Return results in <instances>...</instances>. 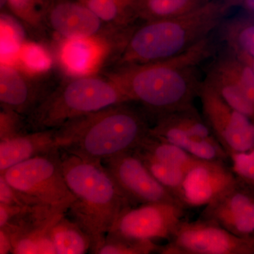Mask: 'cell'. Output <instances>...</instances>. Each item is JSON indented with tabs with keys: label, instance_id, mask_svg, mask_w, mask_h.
Returning a JSON list of instances; mask_svg holds the SVG:
<instances>
[{
	"label": "cell",
	"instance_id": "cell-12",
	"mask_svg": "<svg viewBox=\"0 0 254 254\" xmlns=\"http://www.w3.org/2000/svg\"><path fill=\"white\" fill-rule=\"evenodd\" d=\"M200 218L241 238L254 239V187L237 177L225 193L204 207Z\"/></svg>",
	"mask_w": 254,
	"mask_h": 254
},
{
	"label": "cell",
	"instance_id": "cell-27",
	"mask_svg": "<svg viewBox=\"0 0 254 254\" xmlns=\"http://www.w3.org/2000/svg\"><path fill=\"white\" fill-rule=\"evenodd\" d=\"M160 246L155 242L135 241L108 234L96 254H149L158 253Z\"/></svg>",
	"mask_w": 254,
	"mask_h": 254
},
{
	"label": "cell",
	"instance_id": "cell-8",
	"mask_svg": "<svg viewBox=\"0 0 254 254\" xmlns=\"http://www.w3.org/2000/svg\"><path fill=\"white\" fill-rule=\"evenodd\" d=\"M198 97L203 118L229 156L254 149V120L227 104L205 79Z\"/></svg>",
	"mask_w": 254,
	"mask_h": 254
},
{
	"label": "cell",
	"instance_id": "cell-23",
	"mask_svg": "<svg viewBox=\"0 0 254 254\" xmlns=\"http://www.w3.org/2000/svg\"><path fill=\"white\" fill-rule=\"evenodd\" d=\"M222 24L220 36L227 48L240 56L254 59V21L236 18Z\"/></svg>",
	"mask_w": 254,
	"mask_h": 254
},
{
	"label": "cell",
	"instance_id": "cell-15",
	"mask_svg": "<svg viewBox=\"0 0 254 254\" xmlns=\"http://www.w3.org/2000/svg\"><path fill=\"white\" fill-rule=\"evenodd\" d=\"M47 92L28 79L21 69L10 64L0 66L1 108L28 117L48 95Z\"/></svg>",
	"mask_w": 254,
	"mask_h": 254
},
{
	"label": "cell",
	"instance_id": "cell-14",
	"mask_svg": "<svg viewBox=\"0 0 254 254\" xmlns=\"http://www.w3.org/2000/svg\"><path fill=\"white\" fill-rule=\"evenodd\" d=\"M46 23L63 40L103 37L105 28V23L79 0H50Z\"/></svg>",
	"mask_w": 254,
	"mask_h": 254
},
{
	"label": "cell",
	"instance_id": "cell-33",
	"mask_svg": "<svg viewBox=\"0 0 254 254\" xmlns=\"http://www.w3.org/2000/svg\"><path fill=\"white\" fill-rule=\"evenodd\" d=\"M244 5L246 9L254 14V0H244Z\"/></svg>",
	"mask_w": 254,
	"mask_h": 254
},
{
	"label": "cell",
	"instance_id": "cell-25",
	"mask_svg": "<svg viewBox=\"0 0 254 254\" xmlns=\"http://www.w3.org/2000/svg\"><path fill=\"white\" fill-rule=\"evenodd\" d=\"M133 151L140 157L155 178L180 203L179 198L187 173L182 169L158 161L149 155L136 148L133 150Z\"/></svg>",
	"mask_w": 254,
	"mask_h": 254
},
{
	"label": "cell",
	"instance_id": "cell-5",
	"mask_svg": "<svg viewBox=\"0 0 254 254\" xmlns=\"http://www.w3.org/2000/svg\"><path fill=\"white\" fill-rule=\"evenodd\" d=\"M127 103L131 102L125 92L108 76H76L50 92L26 117L28 130L58 128L73 119Z\"/></svg>",
	"mask_w": 254,
	"mask_h": 254
},
{
	"label": "cell",
	"instance_id": "cell-9",
	"mask_svg": "<svg viewBox=\"0 0 254 254\" xmlns=\"http://www.w3.org/2000/svg\"><path fill=\"white\" fill-rule=\"evenodd\" d=\"M177 203L159 202L125 209L108 234L135 241L170 240L185 214Z\"/></svg>",
	"mask_w": 254,
	"mask_h": 254
},
{
	"label": "cell",
	"instance_id": "cell-18",
	"mask_svg": "<svg viewBox=\"0 0 254 254\" xmlns=\"http://www.w3.org/2000/svg\"><path fill=\"white\" fill-rule=\"evenodd\" d=\"M149 134L176 145L200 160L225 163L230 161V157L218 140H202L187 136L163 120H155L150 127Z\"/></svg>",
	"mask_w": 254,
	"mask_h": 254
},
{
	"label": "cell",
	"instance_id": "cell-26",
	"mask_svg": "<svg viewBox=\"0 0 254 254\" xmlns=\"http://www.w3.org/2000/svg\"><path fill=\"white\" fill-rule=\"evenodd\" d=\"M50 0H8L7 9L26 26L39 29L46 24Z\"/></svg>",
	"mask_w": 254,
	"mask_h": 254
},
{
	"label": "cell",
	"instance_id": "cell-17",
	"mask_svg": "<svg viewBox=\"0 0 254 254\" xmlns=\"http://www.w3.org/2000/svg\"><path fill=\"white\" fill-rule=\"evenodd\" d=\"M105 41L103 37L64 40L60 50L61 64L76 76L91 74L105 56Z\"/></svg>",
	"mask_w": 254,
	"mask_h": 254
},
{
	"label": "cell",
	"instance_id": "cell-4",
	"mask_svg": "<svg viewBox=\"0 0 254 254\" xmlns=\"http://www.w3.org/2000/svg\"><path fill=\"white\" fill-rule=\"evenodd\" d=\"M230 7L231 0L208 1L182 16L144 21L133 28L118 66L157 63L182 54L218 28Z\"/></svg>",
	"mask_w": 254,
	"mask_h": 254
},
{
	"label": "cell",
	"instance_id": "cell-20",
	"mask_svg": "<svg viewBox=\"0 0 254 254\" xmlns=\"http://www.w3.org/2000/svg\"><path fill=\"white\" fill-rule=\"evenodd\" d=\"M51 238L56 254H83L91 250V238L66 213L52 228Z\"/></svg>",
	"mask_w": 254,
	"mask_h": 254
},
{
	"label": "cell",
	"instance_id": "cell-32",
	"mask_svg": "<svg viewBox=\"0 0 254 254\" xmlns=\"http://www.w3.org/2000/svg\"><path fill=\"white\" fill-rule=\"evenodd\" d=\"M12 243L7 233L0 229V254H11Z\"/></svg>",
	"mask_w": 254,
	"mask_h": 254
},
{
	"label": "cell",
	"instance_id": "cell-28",
	"mask_svg": "<svg viewBox=\"0 0 254 254\" xmlns=\"http://www.w3.org/2000/svg\"><path fill=\"white\" fill-rule=\"evenodd\" d=\"M18 63L28 73L43 72L50 68L51 60L41 47L33 44H24L18 53Z\"/></svg>",
	"mask_w": 254,
	"mask_h": 254
},
{
	"label": "cell",
	"instance_id": "cell-19",
	"mask_svg": "<svg viewBox=\"0 0 254 254\" xmlns=\"http://www.w3.org/2000/svg\"><path fill=\"white\" fill-rule=\"evenodd\" d=\"M66 213L56 211L9 235L13 254H56L51 230L60 217Z\"/></svg>",
	"mask_w": 254,
	"mask_h": 254
},
{
	"label": "cell",
	"instance_id": "cell-6",
	"mask_svg": "<svg viewBox=\"0 0 254 254\" xmlns=\"http://www.w3.org/2000/svg\"><path fill=\"white\" fill-rule=\"evenodd\" d=\"M29 205L67 211L75 196L62 166L61 150L55 149L18 163L0 174Z\"/></svg>",
	"mask_w": 254,
	"mask_h": 254
},
{
	"label": "cell",
	"instance_id": "cell-21",
	"mask_svg": "<svg viewBox=\"0 0 254 254\" xmlns=\"http://www.w3.org/2000/svg\"><path fill=\"white\" fill-rule=\"evenodd\" d=\"M209 0H138L137 18L144 21L182 16L203 6Z\"/></svg>",
	"mask_w": 254,
	"mask_h": 254
},
{
	"label": "cell",
	"instance_id": "cell-3",
	"mask_svg": "<svg viewBox=\"0 0 254 254\" xmlns=\"http://www.w3.org/2000/svg\"><path fill=\"white\" fill-rule=\"evenodd\" d=\"M122 103L73 119L57 128L60 150L103 161L134 150L149 133L144 110Z\"/></svg>",
	"mask_w": 254,
	"mask_h": 254
},
{
	"label": "cell",
	"instance_id": "cell-35",
	"mask_svg": "<svg viewBox=\"0 0 254 254\" xmlns=\"http://www.w3.org/2000/svg\"><path fill=\"white\" fill-rule=\"evenodd\" d=\"M118 1H122V2L125 3V4L131 5L136 9L137 1L138 0H118Z\"/></svg>",
	"mask_w": 254,
	"mask_h": 254
},
{
	"label": "cell",
	"instance_id": "cell-31",
	"mask_svg": "<svg viewBox=\"0 0 254 254\" xmlns=\"http://www.w3.org/2000/svg\"><path fill=\"white\" fill-rule=\"evenodd\" d=\"M0 203L9 205H29L19 192L8 183L2 175H0Z\"/></svg>",
	"mask_w": 254,
	"mask_h": 254
},
{
	"label": "cell",
	"instance_id": "cell-2",
	"mask_svg": "<svg viewBox=\"0 0 254 254\" xmlns=\"http://www.w3.org/2000/svg\"><path fill=\"white\" fill-rule=\"evenodd\" d=\"M61 159L64 176L75 196L66 215L91 238L90 253L95 254L119 216L133 206L101 161L64 150Z\"/></svg>",
	"mask_w": 254,
	"mask_h": 254
},
{
	"label": "cell",
	"instance_id": "cell-10",
	"mask_svg": "<svg viewBox=\"0 0 254 254\" xmlns=\"http://www.w3.org/2000/svg\"><path fill=\"white\" fill-rule=\"evenodd\" d=\"M205 80L227 104L254 120V73L236 53L227 48L216 57Z\"/></svg>",
	"mask_w": 254,
	"mask_h": 254
},
{
	"label": "cell",
	"instance_id": "cell-24",
	"mask_svg": "<svg viewBox=\"0 0 254 254\" xmlns=\"http://www.w3.org/2000/svg\"><path fill=\"white\" fill-rule=\"evenodd\" d=\"M105 23L114 27L130 28L136 19V9L118 0H79Z\"/></svg>",
	"mask_w": 254,
	"mask_h": 254
},
{
	"label": "cell",
	"instance_id": "cell-16",
	"mask_svg": "<svg viewBox=\"0 0 254 254\" xmlns=\"http://www.w3.org/2000/svg\"><path fill=\"white\" fill-rule=\"evenodd\" d=\"M56 133L57 128L29 131L0 141V174L28 159L59 149Z\"/></svg>",
	"mask_w": 254,
	"mask_h": 254
},
{
	"label": "cell",
	"instance_id": "cell-1",
	"mask_svg": "<svg viewBox=\"0 0 254 254\" xmlns=\"http://www.w3.org/2000/svg\"><path fill=\"white\" fill-rule=\"evenodd\" d=\"M213 35L185 53L157 63L119 66L108 77L153 120L193 105L202 83L197 67L215 53Z\"/></svg>",
	"mask_w": 254,
	"mask_h": 254
},
{
	"label": "cell",
	"instance_id": "cell-36",
	"mask_svg": "<svg viewBox=\"0 0 254 254\" xmlns=\"http://www.w3.org/2000/svg\"></svg>",
	"mask_w": 254,
	"mask_h": 254
},
{
	"label": "cell",
	"instance_id": "cell-22",
	"mask_svg": "<svg viewBox=\"0 0 254 254\" xmlns=\"http://www.w3.org/2000/svg\"><path fill=\"white\" fill-rule=\"evenodd\" d=\"M136 149L149 155L158 161L182 169L186 173L201 160L177 145L150 136L149 133Z\"/></svg>",
	"mask_w": 254,
	"mask_h": 254
},
{
	"label": "cell",
	"instance_id": "cell-29",
	"mask_svg": "<svg viewBox=\"0 0 254 254\" xmlns=\"http://www.w3.org/2000/svg\"><path fill=\"white\" fill-rule=\"evenodd\" d=\"M26 117L14 110L1 108L0 141L28 133Z\"/></svg>",
	"mask_w": 254,
	"mask_h": 254
},
{
	"label": "cell",
	"instance_id": "cell-34",
	"mask_svg": "<svg viewBox=\"0 0 254 254\" xmlns=\"http://www.w3.org/2000/svg\"><path fill=\"white\" fill-rule=\"evenodd\" d=\"M238 55V56H240V58H242V59L245 60L246 63H248L250 65V66L251 67H252V70H253L254 73V59H251V58H245V57L240 56V55Z\"/></svg>",
	"mask_w": 254,
	"mask_h": 254
},
{
	"label": "cell",
	"instance_id": "cell-13",
	"mask_svg": "<svg viewBox=\"0 0 254 254\" xmlns=\"http://www.w3.org/2000/svg\"><path fill=\"white\" fill-rule=\"evenodd\" d=\"M237 180L227 163L200 160L187 173L179 200L185 208L206 206Z\"/></svg>",
	"mask_w": 254,
	"mask_h": 254
},
{
	"label": "cell",
	"instance_id": "cell-7",
	"mask_svg": "<svg viewBox=\"0 0 254 254\" xmlns=\"http://www.w3.org/2000/svg\"><path fill=\"white\" fill-rule=\"evenodd\" d=\"M160 254H252L253 240L241 238L215 222L199 218L182 220Z\"/></svg>",
	"mask_w": 254,
	"mask_h": 254
},
{
	"label": "cell",
	"instance_id": "cell-11",
	"mask_svg": "<svg viewBox=\"0 0 254 254\" xmlns=\"http://www.w3.org/2000/svg\"><path fill=\"white\" fill-rule=\"evenodd\" d=\"M102 163L132 206L159 202L182 205L150 173L133 150Z\"/></svg>",
	"mask_w": 254,
	"mask_h": 254
},
{
	"label": "cell",
	"instance_id": "cell-30",
	"mask_svg": "<svg viewBox=\"0 0 254 254\" xmlns=\"http://www.w3.org/2000/svg\"><path fill=\"white\" fill-rule=\"evenodd\" d=\"M232 171L241 180L254 187V148L230 155Z\"/></svg>",
	"mask_w": 254,
	"mask_h": 254
}]
</instances>
